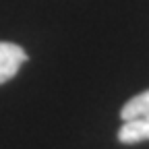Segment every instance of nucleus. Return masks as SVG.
<instances>
[{
  "instance_id": "1",
  "label": "nucleus",
  "mask_w": 149,
  "mask_h": 149,
  "mask_svg": "<svg viewBox=\"0 0 149 149\" xmlns=\"http://www.w3.org/2000/svg\"><path fill=\"white\" fill-rule=\"evenodd\" d=\"M122 126L118 130V141L133 145L149 139V89L130 97L120 110Z\"/></svg>"
},
{
  "instance_id": "2",
  "label": "nucleus",
  "mask_w": 149,
  "mask_h": 149,
  "mask_svg": "<svg viewBox=\"0 0 149 149\" xmlns=\"http://www.w3.org/2000/svg\"><path fill=\"white\" fill-rule=\"evenodd\" d=\"M27 60V52L13 42H0V85L10 81Z\"/></svg>"
}]
</instances>
